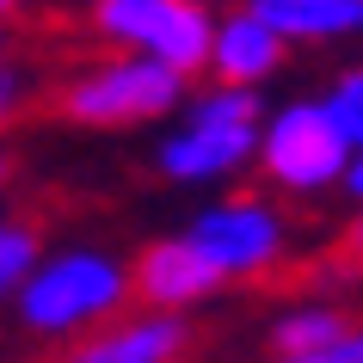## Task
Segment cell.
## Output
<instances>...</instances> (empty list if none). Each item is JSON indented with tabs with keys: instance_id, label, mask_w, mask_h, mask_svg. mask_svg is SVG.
Listing matches in <instances>:
<instances>
[{
	"instance_id": "cell-1",
	"label": "cell",
	"mask_w": 363,
	"mask_h": 363,
	"mask_svg": "<svg viewBox=\"0 0 363 363\" xmlns=\"http://www.w3.org/2000/svg\"><path fill=\"white\" fill-rule=\"evenodd\" d=\"M13 320L25 339L62 345L86 339L99 326H111L130 314V259L117 247H93V240H68V247H43V259L31 265V277L13 296Z\"/></svg>"
},
{
	"instance_id": "cell-2",
	"label": "cell",
	"mask_w": 363,
	"mask_h": 363,
	"mask_svg": "<svg viewBox=\"0 0 363 363\" xmlns=\"http://www.w3.org/2000/svg\"><path fill=\"white\" fill-rule=\"evenodd\" d=\"M259 117H265V99L240 93V86H191L185 105L172 111V130L154 142V172L167 185H185V191H210V185H228L252 167V148H259Z\"/></svg>"
},
{
	"instance_id": "cell-3",
	"label": "cell",
	"mask_w": 363,
	"mask_h": 363,
	"mask_svg": "<svg viewBox=\"0 0 363 363\" xmlns=\"http://www.w3.org/2000/svg\"><path fill=\"white\" fill-rule=\"evenodd\" d=\"M191 80L160 68L142 56H117V50H93L86 62L50 74V105L62 123L93 135H123L142 123H172V111L185 105Z\"/></svg>"
},
{
	"instance_id": "cell-4",
	"label": "cell",
	"mask_w": 363,
	"mask_h": 363,
	"mask_svg": "<svg viewBox=\"0 0 363 363\" xmlns=\"http://www.w3.org/2000/svg\"><path fill=\"white\" fill-rule=\"evenodd\" d=\"M185 240L222 289L277 284L296 265V222L271 191H222L185 222Z\"/></svg>"
},
{
	"instance_id": "cell-5",
	"label": "cell",
	"mask_w": 363,
	"mask_h": 363,
	"mask_svg": "<svg viewBox=\"0 0 363 363\" xmlns=\"http://www.w3.org/2000/svg\"><path fill=\"white\" fill-rule=\"evenodd\" d=\"M252 167H259V191H271L277 203L284 197H326L345 185V167H351V148L345 135L333 130V117L314 93L284 99L259 117V148H252Z\"/></svg>"
},
{
	"instance_id": "cell-6",
	"label": "cell",
	"mask_w": 363,
	"mask_h": 363,
	"mask_svg": "<svg viewBox=\"0 0 363 363\" xmlns=\"http://www.w3.org/2000/svg\"><path fill=\"white\" fill-rule=\"evenodd\" d=\"M210 25L216 6H203V0H86V38L99 50L160 62L185 80L203 74Z\"/></svg>"
},
{
	"instance_id": "cell-7",
	"label": "cell",
	"mask_w": 363,
	"mask_h": 363,
	"mask_svg": "<svg viewBox=\"0 0 363 363\" xmlns=\"http://www.w3.org/2000/svg\"><path fill=\"white\" fill-rule=\"evenodd\" d=\"M216 296H228V289L216 284V271L191 252L185 234H160V240H148V247L130 252V302L135 308L191 320L197 308L216 302Z\"/></svg>"
},
{
	"instance_id": "cell-8",
	"label": "cell",
	"mask_w": 363,
	"mask_h": 363,
	"mask_svg": "<svg viewBox=\"0 0 363 363\" xmlns=\"http://www.w3.org/2000/svg\"><path fill=\"white\" fill-rule=\"evenodd\" d=\"M197 357V326L179 314H148L130 308L123 320L99 326L86 339L50 351L43 363H191Z\"/></svg>"
},
{
	"instance_id": "cell-9",
	"label": "cell",
	"mask_w": 363,
	"mask_h": 363,
	"mask_svg": "<svg viewBox=\"0 0 363 363\" xmlns=\"http://www.w3.org/2000/svg\"><path fill=\"white\" fill-rule=\"evenodd\" d=\"M289 62V43L277 31L252 19L247 6H216V25H210V56H203V74L216 86H240V93H265V80L284 74Z\"/></svg>"
},
{
	"instance_id": "cell-10",
	"label": "cell",
	"mask_w": 363,
	"mask_h": 363,
	"mask_svg": "<svg viewBox=\"0 0 363 363\" xmlns=\"http://www.w3.org/2000/svg\"><path fill=\"white\" fill-rule=\"evenodd\" d=\"M240 6L289 50H326V43L363 38V0H240Z\"/></svg>"
},
{
	"instance_id": "cell-11",
	"label": "cell",
	"mask_w": 363,
	"mask_h": 363,
	"mask_svg": "<svg viewBox=\"0 0 363 363\" xmlns=\"http://www.w3.org/2000/svg\"><path fill=\"white\" fill-rule=\"evenodd\" d=\"M351 320H357V314H351L339 296L302 289V296H289V302L265 320V357H308V351H326L333 339L351 333Z\"/></svg>"
},
{
	"instance_id": "cell-12",
	"label": "cell",
	"mask_w": 363,
	"mask_h": 363,
	"mask_svg": "<svg viewBox=\"0 0 363 363\" xmlns=\"http://www.w3.org/2000/svg\"><path fill=\"white\" fill-rule=\"evenodd\" d=\"M43 99H50V74H43V62L31 56L13 31H0V135L19 130Z\"/></svg>"
},
{
	"instance_id": "cell-13",
	"label": "cell",
	"mask_w": 363,
	"mask_h": 363,
	"mask_svg": "<svg viewBox=\"0 0 363 363\" xmlns=\"http://www.w3.org/2000/svg\"><path fill=\"white\" fill-rule=\"evenodd\" d=\"M43 259V228L31 216L0 210V308L19 296V284L31 277V265Z\"/></svg>"
},
{
	"instance_id": "cell-14",
	"label": "cell",
	"mask_w": 363,
	"mask_h": 363,
	"mask_svg": "<svg viewBox=\"0 0 363 363\" xmlns=\"http://www.w3.org/2000/svg\"><path fill=\"white\" fill-rule=\"evenodd\" d=\"M326 105V117H333V130L345 135V148L357 154L363 148V62H351V68H339V74L326 80V93H314Z\"/></svg>"
},
{
	"instance_id": "cell-15",
	"label": "cell",
	"mask_w": 363,
	"mask_h": 363,
	"mask_svg": "<svg viewBox=\"0 0 363 363\" xmlns=\"http://www.w3.org/2000/svg\"><path fill=\"white\" fill-rule=\"evenodd\" d=\"M265 363H363V314L351 320V333L333 339L326 351H308V357H265Z\"/></svg>"
},
{
	"instance_id": "cell-16",
	"label": "cell",
	"mask_w": 363,
	"mask_h": 363,
	"mask_svg": "<svg viewBox=\"0 0 363 363\" xmlns=\"http://www.w3.org/2000/svg\"><path fill=\"white\" fill-rule=\"evenodd\" d=\"M333 252H339L345 265H351V271L363 277V210L351 216V222H345V234H339V247H333Z\"/></svg>"
},
{
	"instance_id": "cell-17",
	"label": "cell",
	"mask_w": 363,
	"mask_h": 363,
	"mask_svg": "<svg viewBox=\"0 0 363 363\" xmlns=\"http://www.w3.org/2000/svg\"><path fill=\"white\" fill-rule=\"evenodd\" d=\"M339 191H345V197H351V203L363 210V148L351 154V167H345V185H339Z\"/></svg>"
},
{
	"instance_id": "cell-18",
	"label": "cell",
	"mask_w": 363,
	"mask_h": 363,
	"mask_svg": "<svg viewBox=\"0 0 363 363\" xmlns=\"http://www.w3.org/2000/svg\"><path fill=\"white\" fill-rule=\"evenodd\" d=\"M25 13H31V0H0V31H13Z\"/></svg>"
},
{
	"instance_id": "cell-19",
	"label": "cell",
	"mask_w": 363,
	"mask_h": 363,
	"mask_svg": "<svg viewBox=\"0 0 363 363\" xmlns=\"http://www.w3.org/2000/svg\"><path fill=\"white\" fill-rule=\"evenodd\" d=\"M13 191V160H6V154H0V197Z\"/></svg>"
},
{
	"instance_id": "cell-20",
	"label": "cell",
	"mask_w": 363,
	"mask_h": 363,
	"mask_svg": "<svg viewBox=\"0 0 363 363\" xmlns=\"http://www.w3.org/2000/svg\"><path fill=\"white\" fill-rule=\"evenodd\" d=\"M80 6H86V0H80ZM203 6H222V0H203Z\"/></svg>"
}]
</instances>
